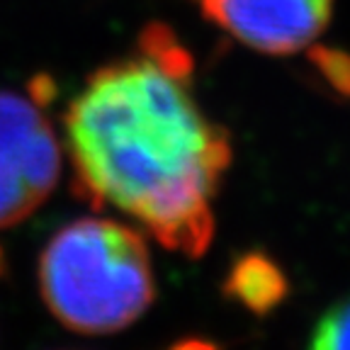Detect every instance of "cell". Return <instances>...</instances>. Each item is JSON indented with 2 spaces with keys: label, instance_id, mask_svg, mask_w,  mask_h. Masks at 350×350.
<instances>
[{
  "label": "cell",
  "instance_id": "1",
  "mask_svg": "<svg viewBox=\"0 0 350 350\" xmlns=\"http://www.w3.org/2000/svg\"><path fill=\"white\" fill-rule=\"evenodd\" d=\"M190 78V56L163 27H148L139 54L88 78L66 109L64 134L83 200L197 258L212 243L231 144L200 107Z\"/></svg>",
  "mask_w": 350,
  "mask_h": 350
},
{
  "label": "cell",
  "instance_id": "2",
  "mask_svg": "<svg viewBox=\"0 0 350 350\" xmlns=\"http://www.w3.org/2000/svg\"><path fill=\"white\" fill-rule=\"evenodd\" d=\"M39 292L68 331L103 336L131 326L156 297L142 231L107 217L61 226L39 256Z\"/></svg>",
  "mask_w": 350,
  "mask_h": 350
},
{
  "label": "cell",
  "instance_id": "3",
  "mask_svg": "<svg viewBox=\"0 0 350 350\" xmlns=\"http://www.w3.org/2000/svg\"><path fill=\"white\" fill-rule=\"evenodd\" d=\"M61 144L44 98L0 90V229L20 224L54 192Z\"/></svg>",
  "mask_w": 350,
  "mask_h": 350
},
{
  "label": "cell",
  "instance_id": "4",
  "mask_svg": "<svg viewBox=\"0 0 350 350\" xmlns=\"http://www.w3.org/2000/svg\"><path fill=\"white\" fill-rule=\"evenodd\" d=\"M209 22L262 54H292L331 20L334 0H197Z\"/></svg>",
  "mask_w": 350,
  "mask_h": 350
},
{
  "label": "cell",
  "instance_id": "5",
  "mask_svg": "<svg viewBox=\"0 0 350 350\" xmlns=\"http://www.w3.org/2000/svg\"><path fill=\"white\" fill-rule=\"evenodd\" d=\"M231 287L239 299H243L253 309H262L280 299L284 282L280 273L273 268V262L262 258H248L231 275Z\"/></svg>",
  "mask_w": 350,
  "mask_h": 350
},
{
  "label": "cell",
  "instance_id": "6",
  "mask_svg": "<svg viewBox=\"0 0 350 350\" xmlns=\"http://www.w3.org/2000/svg\"><path fill=\"white\" fill-rule=\"evenodd\" d=\"M312 348L350 350V299L334 304L314 326Z\"/></svg>",
  "mask_w": 350,
  "mask_h": 350
}]
</instances>
